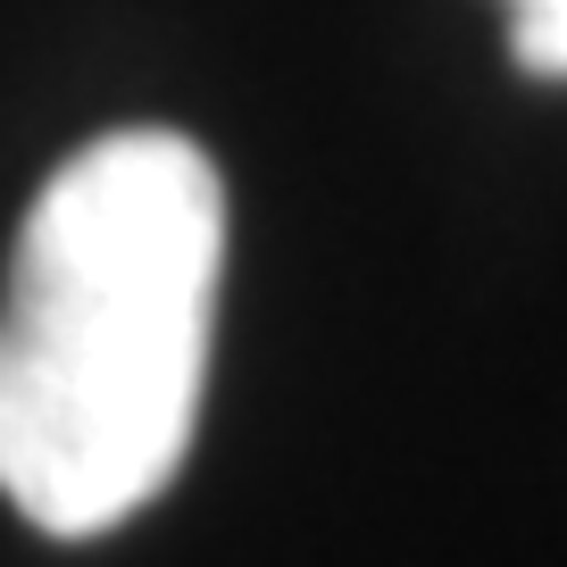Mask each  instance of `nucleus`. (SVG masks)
Here are the masks:
<instances>
[{
	"mask_svg": "<svg viewBox=\"0 0 567 567\" xmlns=\"http://www.w3.org/2000/svg\"><path fill=\"white\" fill-rule=\"evenodd\" d=\"M226 193L200 142H84L25 209L0 292V501L109 534L167 493L209 384Z\"/></svg>",
	"mask_w": 567,
	"mask_h": 567,
	"instance_id": "1",
	"label": "nucleus"
},
{
	"mask_svg": "<svg viewBox=\"0 0 567 567\" xmlns=\"http://www.w3.org/2000/svg\"><path fill=\"white\" fill-rule=\"evenodd\" d=\"M509 59L543 84H567V0H509Z\"/></svg>",
	"mask_w": 567,
	"mask_h": 567,
	"instance_id": "2",
	"label": "nucleus"
}]
</instances>
